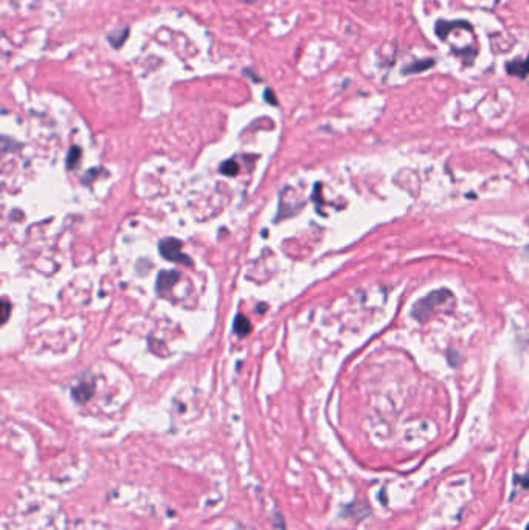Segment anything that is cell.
Wrapping results in <instances>:
<instances>
[{
    "label": "cell",
    "mask_w": 529,
    "mask_h": 530,
    "mask_svg": "<svg viewBox=\"0 0 529 530\" xmlns=\"http://www.w3.org/2000/svg\"><path fill=\"white\" fill-rule=\"evenodd\" d=\"M450 291L446 290V288H441V290H435L432 291L430 295H427L426 298H422L416 303V306L413 307V316L416 318V320L419 321H424L426 318L435 310V307L441 306L446 303L449 298H450Z\"/></svg>",
    "instance_id": "1"
},
{
    "label": "cell",
    "mask_w": 529,
    "mask_h": 530,
    "mask_svg": "<svg viewBox=\"0 0 529 530\" xmlns=\"http://www.w3.org/2000/svg\"><path fill=\"white\" fill-rule=\"evenodd\" d=\"M158 250H160L162 256H163L165 259H168V261L182 262V264H191L189 258H186L185 254L182 253V244H180V241H177V239L168 238V239L162 241L160 245H158Z\"/></svg>",
    "instance_id": "2"
},
{
    "label": "cell",
    "mask_w": 529,
    "mask_h": 530,
    "mask_svg": "<svg viewBox=\"0 0 529 530\" xmlns=\"http://www.w3.org/2000/svg\"><path fill=\"white\" fill-rule=\"evenodd\" d=\"M180 274L177 271H162L157 278V290L158 291H168L174 287V284L179 281Z\"/></svg>",
    "instance_id": "3"
},
{
    "label": "cell",
    "mask_w": 529,
    "mask_h": 530,
    "mask_svg": "<svg viewBox=\"0 0 529 530\" xmlns=\"http://www.w3.org/2000/svg\"><path fill=\"white\" fill-rule=\"evenodd\" d=\"M93 394V386L92 385H87V383H81L78 385L76 388H73V398L78 401V403H84V401H87Z\"/></svg>",
    "instance_id": "4"
},
{
    "label": "cell",
    "mask_w": 529,
    "mask_h": 530,
    "mask_svg": "<svg viewBox=\"0 0 529 530\" xmlns=\"http://www.w3.org/2000/svg\"><path fill=\"white\" fill-rule=\"evenodd\" d=\"M507 72H509L511 75H515V76H526L529 73V59L527 61H517V62H512L507 66Z\"/></svg>",
    "instance_id": "5"
},
{
    "label": "cell",
    "mask_w": 529,
    "mask_h": 530,
    "mask_svg": "<svg viewBox=\"0 0 529 530\" xmlns=\"http://www.w3.org/2000/svg\"><path fill=\"white\" fill-rule=\"evenodd\" d=\"M250 321L247 320V318L245 316H242V315H239L238 318H236V321H235V332L239 335V336H244V335H247L248 332H250Z\"/></svg>",
    "instance_id": "6"
},
{
    "label": "cell",
    "mask_w": 529,
    "mask_h": 530,
    "mask_svg": "<svg viewBox=\"0 0 529 530\" xmlns=\"http://www.w3.org/2000/svg\"><path fill=\"white\" fill-rule=\"evenodd\" d=\"M221 171H222L225 175H236L238 171H239V167H238V163H236V161L228 160V161H225V163L222 164Z\"/></svg>",
    "instance_id": "7"
},
{
    "label": "cell",
    "mask_w": 529,
    "mask_h": 530,
    "mask_svg": "<svg viewBox=\"0 0 529 530\" xmlns=\"http://www.w3.org/2000/svg\"><path fill=\"white\" fill-rule=\"evenodd\" d=\"M79 158H81V149H79V147H72L70 154H69V158H67V166H69V169L75 167V166L78 164Z\"/></svg>",
    "instance_id": "8"
},
{
    "label": "cell",
    "mask_w": 529,
    "mask_h": 530,
    "mask_svg": "<svg viewBox=\"0 0 529 530\" xmlns=\"http://www.w3.org/2000/svg\"><path fill=\"white\" fill-rule=\"evenodd\" d=\"M514 481H515V484H520V485L523 487V489H527V487H529V476H527V475H524V476H515Z\"/></svg>",
    "instance_id": "9"
},
{
    "label": "cell",
    "mask_w": 529,
    "mask_h": 530,
    "mask_svg": "<svg viewBox=\"0 0 529 530\" xmlns=\"http://www.w3.org/2000/svg\"><path fill=\"white\" fill-rule=\"evenodd\" d=\"M266 98H267V101H269V102H272V104H277V99H275V95L272 96L270 90H267V92H266Z\"/></svg>",
    "instance_id": "10"
},
{
    "label": "cell",
    "mask_w": 529,
    "mask_h": 530,
    "mask_svg": "<svg viewBox=\"0 0 529 530\" xmlns=\"http://www.w3.org/2000/svg\"><path fill=\"white\" fill-rule=\"evenodd\" d=\"M7 318H8V303L4 301V321H7Z\"/></svg>",
    "instance_id": "11"
},
{
    "label": "cell",
    "mask_w": 529,
    "mask_h": 530,
    "mask_svg": "<svg viewBox=\"0 0 529 530\" xmlns=\"http://www.w3.org/2000/svg\"><path fill=\"white\" fill-rule=\"evenodd\" d=\"M526 530H529V525H527V527H526Z\"/></svg>",
    "instance_id": "12"
}]
</instances>
